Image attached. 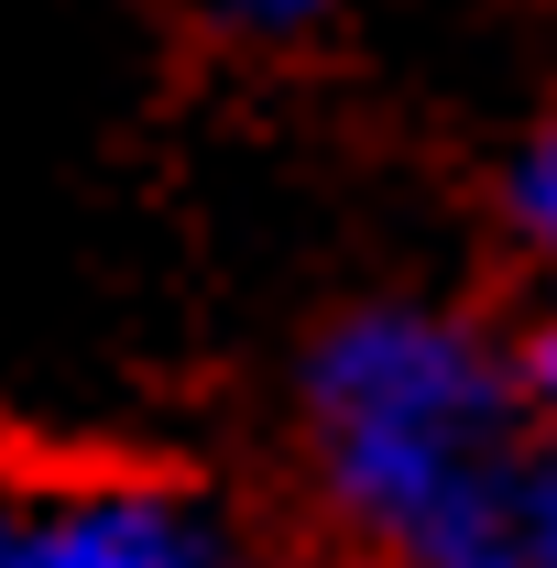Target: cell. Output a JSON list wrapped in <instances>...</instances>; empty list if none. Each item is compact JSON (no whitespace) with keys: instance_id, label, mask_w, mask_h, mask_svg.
Instances as JSON below:
<instances>
[{"instance_id":"cell-4","label":"cell","mask_w":557,"mask_h":568,"mask_svg":"<svg viewBox=\"0 0 557 568\" xmlns=\"http://www.w3.org/2000/svg\"><path fill=\"white\" fill-rule=\"evenodd\" d=\"M186 11L209 22L219 44H252V55H263V44H306V33H328L340 0H186Z\"/></svg>"},{"instance_id":"cell-5","label":"cell","mask_w":557,"mask_h":568,"mask_svg":"<svg viewBox=\"0 0 557 568\" xmlns=\"http://www.w3.org/2000/svg\"><path fill=\"white\" fill-rule=\"evenodd\" d=\"M503 351H514V383H525V416H536V437H557V284L536 295V317H525Z\"/></svg>"},{"instance_id":"cell-3","label":"cell","mask_w":557,"mask_h":568,"mask_svg":"<svg viewBox=\"0 0 557 568\" xmlns=\"http://www.w3.org/2000/svg\"><path fill=\"white\" fill-rule=\"evenodd\" d=\"M503 209H514V241H525V263L536 284H557V110L536 132L514 142V175H503Z\"/></svg>"},{"instance_id":"cell-1","label":"cell","mask_w":557,"mask_h":568,"mask_svg":"<svg viewBox=\"0 0 557 568\" xmlns=\"http://www.w3.org/2000/svg\"><path fill=\"white\" fill-rule=\"evenodd\" d=\"M306 481L361 568H525L536 416L514 351L459 306H350L295 372Z\"/></svg>"},{"instance_id":"cell-7","label":"cell","mask_w":557,"mask_h":568,"mask_svg":"<svg viewBox=\"0 0 557 568\" xmlns=\"http://www.w3.org/2000/svg\"><path fill=\"white\" fill-rule=\"evenodd\" d=\"M0 568H33V493L0 481Z\"/></svg>"},{"instance_id":"cell-2","label":"cell","mask_w":557,"mask_h":568,"mask_svg":"<svg viewBox=\"0 0 557 568\" xmlns=\"http://www.w3.org/2000/svg\"><path fill=\"white\" fill-rule=\"evenodd\" d=\"M33 568H263V547L164 470H77L33 493Z\"/></svg>"},{"instance_id":"cell-6","label":"cell","mask_w":557,"mask_h":568,"mask_svg":"<svg viewBox=\"0 0 557 568\" xmlns=\"http://www.w3.org/2000/svg\"><path fill=\"white\" fill-rule=\"evenodd\" d=\"M525 568H557V437H536L525 470Z\"/></svg>"}]
</instances>
